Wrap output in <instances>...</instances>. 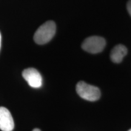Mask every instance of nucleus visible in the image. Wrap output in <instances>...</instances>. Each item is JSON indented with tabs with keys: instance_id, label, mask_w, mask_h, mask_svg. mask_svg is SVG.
<instances>
[{
	"instance_id": "1a4fd4ad",
	"label": "nucleus",
	"mask_w": 131,
	"mask_h": 131,
	"mask_svg": "<svg viewBox=\"0 0 131 131\" xmlns=\"http://www.w3.org/2000/svg\"><path fill=\"white\" fill-rule=\"evenodd\" d=\"M1 33H0V48H1Z\"/></svg>"
},
{
	"instance_id": "423d86ee",
	"label": "nucleus",
	"mask_w": 131,
	"mask_h": 131,
	"mask_svg": "<svg viewBox=\"0 0 131 131\" xmlns=\"http://www.w3.org/2000/svg\"><path fill=\"white\" fill-rule=\"evenodd\" d=\"M127 53V48L123 45H118L112 49L111 52V60L115 63H119Z\"/></svg>"
},
{
	"instance_id": "f257e3e1",
	"label": "nucleus",
	"mask_w": 131,
	"mask_h": 131,
	"mask_svg": "<svg viewBox=\"0 0 131 131\" xmlns=\"http://www.w3.org/2000/svg\"><path fill=\"white\" fill-rule=\"evenodd\" d=\"M56 32V24L53 21H46L37 29L34 40L38 45H45L53 38Z\"/></svg>"
},
{
	"instance_id": "7ed1b4c3",
	"label": "nucleus",
	"mask_w": 131,
	"mask_h": 131,
	"mask_svg": "<svg viewBox=\"0 0 131 131\" xmlns=\"http://www.w3.org/2000/svg\"><path fill=\"white\" fill-rule=\"evenodd\" d=\"M105 46L106 41L104 38L98 36L87 38L81 45L83 50L91 53H100L103 51Z\"/></svg>"
},
{
	"instance_id": "0eeeda50",
	"label": "nucleus",
	"mask_w": 131,
	"mask_h": 131,
	"mask_svg": "<svg viewBox=\"0 0 131 131\" xmlns=\"http://www.w3.org/2000/svg\"><path fill=\"white\" fill-rule=\"evenodd\" d=\"M127 9L129 14H130V15L131 16V0H129L127 3Z\"/></svg>"
},
{
	"instance_id": "39448f33",
	"label": "nucleus",
	"mask_w": 131,
	"mask_h": 131,
	"mask_svg": "<svg viewBox=\"0 0 131 131\" xmlns=\"http://www.w3.org/2000/svg\"><path fill=\"white\" fill-rule=\"evenodd\" d=\"M15 124L13 117L7 108L0 107V129L2 131H12Z\"/></svg>"
},
{
	"instance_id": "6e6552de",
	"label": "nucleus",
	"mask_w": 131,
	"mask_h": 131,
	"mask_svg": "<svg viewBox=\"0 0 131 131\" xmlns=\"http://www.w3.org/2000/svg\"><path fill=\"white\" fill-rule=\"evenodd\" d=\"M32 131H41V130H40V129H38V128H35V129H34Z\"/></svg>"
},
{
	"instance_id": "9d476101",
	"label": "nucleus",
	"mask_w": 131,
	"mask_h": 131,
	"mask_svg": "<svg viewBox=\"0 0 131 131\" xmlns=\"http://www.w3.org/2000/svg\"><path fill=\"white\" fill-rule=\"evenodd\" d=\"M128 131H131V129H130V130H128Z\"/></svg>"
},
{
	"instance_id": "20e7f679",
	"label": "nucleus",
	"mask_w": 131,
	"mask_h": 131,
	"mask_svg": "<svg viewBox=\"0 0 131 131\" xmlns=\"http://www.w3.org/2000/svg\"><path fill=\"white\" fill-rule=\"evenodd\" d=\"M23 77L33 88H40L42 84V78L40 73L35 68H27L22 73Z\"/></svg>"
},
{
	"instance_id": "f03ea898",
	"label": "nucleus",
	"mask_w": 131,
	"mask_h": 131,
	"mask_svg": "<svg viewBox=\"0 0 131 131\" xmlns=\"http://www.w3.org/2000/svg\"><path fill=\"white\" fill-rule=\"evenodd\" d=\"M76 91L80 97L90 101L98 100L101 95L100 91L98 88L87 84L84 81L78 82Z\"/></svg>"
}]
</instances>
